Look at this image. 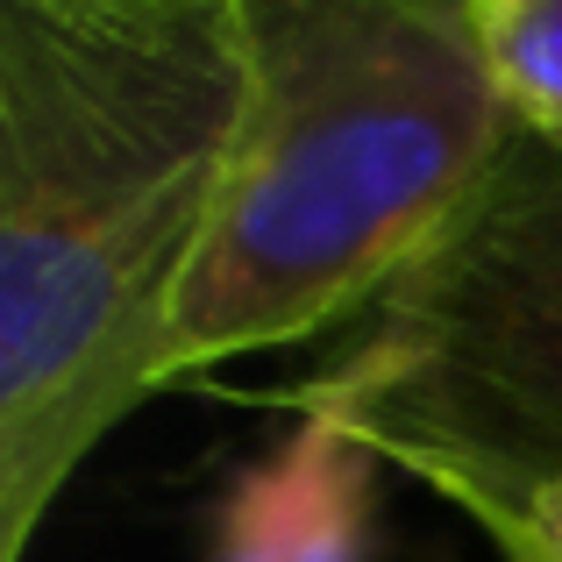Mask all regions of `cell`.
<instances>
[{
  "instance_id": "obj_1",
  "label": "cell",
  "mask_w": 562,
  "mask_h": 562,
  "mask_svg": "<svg viewBox=\"0 0 562 562\" xmlns=\"http://www.w3.org/2000/svg\"><path fill=\"white\" fill-rule=\"evenodd\" d=\"M235 122V0H0V562L165 392Z\"/></svg>"
},
{
  "instance_id": "obj_2",
  "label": "cell",
  "mask_w": 562,
  "mask_h": 562,
  "mask_svg": "<svg viewBox=\"0 0 562 562\" xmlns=\"http://www.w3.org/2000/svg\"><path fill=\"white\" fill-rule=\"evenodd\" d=\"M235 22L243 122L165 384L349 328L520 136L470 0H235Z\"/></svg>"
},
{
  "instance_id": "obj_5",
  "label": "cell",
  "mask_w": 562,
  "mask_h": 562,
  "mask_svg": "<svg viewBox=\"0 0 562 562\" xmlns=\"http://www.w3.org/2000/svg\"><path fill=\"white\" fill-rule=\"evenodd\" d=\"M470 527L498 549V562H562V477L527 513H477Z\"/></svg>"
},
{
  "instance_id": "obj_4",
  "label": "cell",
  "mask_w": 562,
  "mask_h": 562,
  "mask_svg": "<svg viewBox=\"0 0 562 562\" xmlns=\"http://www.w3.org/2000/svg\"><path fill=\"white\" fill-rule=\"evenodd\" d=\"M513 128L562 150V0H470Z\"/></svg>"
},
{
  "instance_id": "obj_3",
  "label": "cell",
  "mask_w": 562,
  "mask_h": 562,
  "mask_svg": "<svg viewBox=\"0 0 562 562\" xmlns=\"http://www.w3.org/2000/svg\"><path fill=\"white\" fill-rule=\"evenodd\" d=\"M257 398L398 463L463 520L527 513L562 477V150L513 136L342 342Z\"/></svg>"
}]
</instances>
